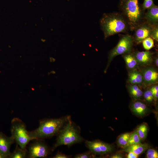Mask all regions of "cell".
Segmentation results:
<instances>
[{
    "instance_id": "6da1fadb",
    "label": "cell",
    "mask_w": 158,
    "mask_h": 158,
    "mask_svg": "<svg viewBox=\"0 0 158 158\" xmlns=\"http://www.w3.org/2000/svg\"><path fill=\"white\" fill-rule=\"evenodd\" d=\"M100 25L104 39L121 33H126L130 30L126 19L120 12L104 13L100 20Z\"/></svg>"
},
{
    "instance_id": "7a4b0ae2",
    "label": "cell",
    "mask_w": 158,
    "mask_h": 158,
    "mask_svg": "<svg viewBox=\"0 0 158 158\" xmlns=\"http://www.w3.org/2000/svg\"><path fill=\"white\" fill-rule=\"evenodd\" d=\"M119 9L129 25L130 30L133 31L144 22L145 12L138 0H119Z\"/></svg>"
},
{
    "instance_id": "3957f363",
    "label": "cell",
    "mask_w": 158,
    "mask_h": 158,
    "mask_svg": "<svg viewBox=\"0 0 158 158\" xmlns=\"http://www.w3.org/2000/svg\"><path fill=\"white\" fill-rule=\"evenodd\" d=\"M70 118L69 116H67L59 118L41 121L38 128L29 131L31 140H42L58 134Z\"/></svg>"
},
{
    "instance_id": "277c9868",
    "label": "cell",
    "mask_w": 158,
    "mask_h": 158,
    "mask_svg": "<svg viewBox=\"0 0 158 158\" xmlns=\"http://www.w3.org/2000/svg\"><path fill=\"white\" fill-rule=\"evenodd\" d=\"M56 142L52 148L53 151L61 145L68 146L80 143L84 140L80 134L79 128L70 119L58 133Z\"/></svg>"
},
{
    "instance_id": "5b68a950",
    "label": "cell",
    "mask_w": 158,
    "mask_h": 158,
    "mask_svg": "<svg viewBox=\"0 0 158 158\" xmlns=\"http://www.w3.org/2000/svg\"><path fill=\"white\" fill-rule=\"evenodd\" d=\"M11 136L17 145L23 149L31 140L25 123L18 118H15L11 121Z\"/></svg>"
},
{
    "instance_id": "8992f818",
    "label": "cell",
    "mask_w": 158,
    "mask_h": 158,
    "mask_svg": "<svg viewBox=\"0 0 158 158\" xmlns=\"http://www.w3.org/2000/svg\"><path fill=\"white\" fill-rule=\"evenodd\" d=\"M133 42L132 36L129 34L122 35L117 45L109 54L108 63H109L114 58L118 55L130 52Z\"/></svg>"
},
{
    "instance_id": "52a82bcc",
    "label": "cell",
    "mask_w": 158,
    "mask_h": 158,
    "mask_svg": "<svg viewBox=\"0 0 158 158\" xmlns=\"http://www.w3.org/2000/svg\"><path fill=\"white\" fill-rule=\"evenodd\" d=\"M145 21L140 23L134 30V33L132 36L133 41L137 44L141 42L145 39L150 37L153 27Z\"/></svg>"
},
{
    "instance_id": "ba28073f",
    "label": "cell",
    "mask_w": 158,
    "mask_h": 158,
    "mask_svg": "<svg viewBox=\"0 0 158 158\" xmlns=\"http://www.w3.org/2000/svg\"><path fill=\"white\" fill-rule=\"evenodd\" d=\"M85 145L90 151L95 155L107 154L111 152L113 150V147L111 145L99 140H86Z\"/></svg>"
},
{
    "instance_id": "9c48e42d",
    "label": "cell",
    "mask_w": 158,
    "mask_h": 158,
    "mask_svg": "<svg viewBox=\"0 0 158 158\" xmlns=\"http://www.w3.org/2000/svg\"><path fill=\"white\" fill-rule=\"evenodd\" d=\"M31 144L29 147L28 157L30 158H44L46 157L49 153L47 146L41 140Z\"/></svg>"
},
{
    "instance_id": "30bf717a",
    "label": "cell",
    "mask_w": 158,
    "mask_h": 158,
    "mask_svg": "<svg viewBox=\"0 0 158 158\" xmlns=\"http://www.w3.org/2000/svg\"><path fill=\"white\" fill-rule=\"evenodd\" d=\"M140 99L136 100L130 106L132 112L138 117H143L148 112L149 109L146 104Z\"/></svg>"
},
{
    "instance_id": "8fae6325",
    "label": "cell",
    "mask_w": 158,
    "mask_h": 158,
    "mask_svg": "<svg viewBox=\"0 0 158 158\" xmlns=\"http://www.w3.org/2000/svg\"><path fill=\"white\" fill-rule=\"evenodd\" d=\"M14 140L13 138L8 137L0 132V152L9 157L11 154L10 150Z\"/></svg>"
},
{
    "instance_id": "7c38bea8",
    "label": "cell",
    "mask_w": 158,
    "mask_h": 158,
    "mask_svg": "<svg viewBox=\"0 0 158 158\" xmlns=\"http://www.w3.org/2000/svg\"><path fill=\"white\" fill-rule=\"evenodd\" d=\"M145 12V20L152 25H158V6L155 4Z\"/></svg>"
},
{
    "instance_id": "4fadbf2b",
    "label": "cell",
    "mask_w": 158,
    "mask_h": 158,
    "mask_svg": "<svg viewBox=\"0 0 158 158\" xmlns=\"http://www.w3.org/2000/svg\"><path fill=\"white\" fill-rule=\"evenodd\" d=\"M143 80L145 83L150 85L156 83L158 80V73L154 69L149 68L142 71Z\"/></svg>"
},
{
    "instance_id": "5bb4252c",
    "label": "cell",
    "mask_w": 158,
    "mask_h": 158,
    "mask_svg": "<svg viewBox=\"0 0 158 158\" xmlns=\"http://www.w3.org/2000/svg\"><path fill=\"white\" fill-rule=\"evenodd\" d=\"M152 55L149 51H137L134 54L138 63L142 65H147L152 62Z\"/></svg>"
},
{
    "instance_id": "9a60e30c",
    "label": "cell",
    "mask_w": 158,
    "mask_h": 158,
    "mask_svg": "<svg viewBox=\"0 0 158 158\" xmlns=\"http://www.w3.org/2000/svg\"><path fill=\"white\" fill-rule=\"evenodd\" d=\"M149 147V145L148 144L141 143L127 146L123 148V150L127 152H132L139 155L145 152Z\"/></svg>"
},
{
    "instance_id": "2e32d148",
    "label": "cell",
    "mask_w": 158,
    "mask_h": 158,
    "mask_svg": "<svg viewBox=\"0 0 158 158\" xmlns=\"http://www.w3.org/2000/svg\"><path fill=\"white\" fill-rule=\"evenodd\" d=\"M128 80L132 84H140L143 82V78L142 74L136 70L131 71L129 74Z\"/></svg>"
},
{
    "instance_id": "e0dca14e",
    "label": "cell",
    "mask_w": 158,
    "mask_h": 158,
    "mask_svg": "<svg viewBox=\"0 0 158 158\" xmlns=\"http://www.w3.org/2000/svg\"><path fill=\"white\" fill-rule=\"evenodd\" d=\"M123 56L128 68L133 69L137 66L138 63L134 54L130 52L123 54Z\"/></svg>"
},
{
    "instance_id": "ac0fdd59",
    "label": "cell",
    "mask_w": 158,
    "mask_h": 158,
    "mask_svg": "<svg viewBox=\"0 0 158 158\" xmlns=\"http://www.w3.org/2000/svg\"><path fill=\"white\" fill-rule=\"evenodd\" d=\"M128 90L130 95L135 100L140 99L142 97V91L137 85L132 84L130 85Z\"/></svg>"
},
{
    "instance_id": "d6986e66",
    "label": "cell",
    "mask_w": 158,
    "mask_h": 158,
    "mask_svg": "<svg viewBox=\"0 0 158 158\" xmlns=\"http://www.w3.org/2000/svg\"><path fill=\"white\" fill-rule=\"evenodd\" d=\"M148 129V125L146 123H143L140 125L136 129L142 140H144L146 139Z\"/></svg>"
},
{
    "instance_id": "ffe728a7",
    "label": "cell",
    "mask_w": 158,
    "mask_h": 158,
    "mask_svg": "<svg viewBox=\"0 0 158 158\" xmlns=\"http://www.w3.org/2000/svg\"><path fill=\"white\" fill-rule=\"evenodd\" d=\"M130 133H126L120 135L117 140L118 145L123 148L127 146L128 141Z\"/></svg>"
},
{
    "instance_id": "44dd1931",
    "label": "cell",
    "mask_w": 158,
    "mask_h": 158,
    "mask_svg": "<svg viewBox=\"0 0 158 158\" xmlns=\"http://www.w3.org/2000/svg\"><path fill=\"white\" fill-rule=\"evenodd\" d=\"M27 154L26 149H23L18 147L17 145L14 151L11 153L9 158H24L25 157Z\"/></svg>"
},
{
    "instance_id": "7402d4cb",
    "label": "cell",
    "mask_w": 158,
    "mask_h": 158,
    "mask_svg": "<svg viewBox=\"0 0 158 158\" xmlns=\"http://www.w3.org/2000/svg\"><path fill=\"white\" fill-rule=\"evenodd\" d=\"M142 141L137 133L136 129H135L133 131L130 133L127 146L141 143Z\"/></svg>"
},
{
    "instance_id": "603a6c76",
    "label": "cell",
    "mask_w": 158,
    "mask_h": 158,
    "mask_svg": "<svg viewBox=\"0 0 158 158\" xmlns=\"http://www.w3.org/2000/svg\"><path fill=\"white\" fill-rule=\"evenodd\" d=\"M142 42L144 48L147 50H150L154 46V40L150 37L145 39Z\"/></svg>"
},
{
    "instance_id": "cb8c5ba5",
    "label": "cell",
    "mask_w": 158,
    "mask_h": 158,
    "mask_svg": "<svg viewBox=\"0 0 158 158\" xmlns=\"http://www.w3.org/2000/svg\"><path fill=\"white\" fill-rule=\"evenodd\" d=\"M147 151L146 157L147 158H158V152L153 148H148Z\"/></svg>"
},
{
    "instance_id": "d4e9b609",
    "label": "cell",
    "mask_w": 158,
    "mask_h": 158,
    "mask_svg": "<svg viewBox=\"0 0 158 158\" xmlns=\"http://www.w3.org/2000/svg\"><path fill=\"white\" fill-rule=\"evenodd\" d=\"M143 96L145 101L149 103L152 102L154 99L152 94L150 90L144 92Z\"/></svg>"
},
{
    "instance_id": "484cf974",
    "label": "cell",
    "mask_w": 158,
    "mask_h": 158,
    "mask_svg": "<svg viewBox=\"0 0 158 158\" xmlns=\"http://www.w3.org/2000/svg\"><path fill=\"white\" fill-rule=\"evenodd\" d=\"M94 155L90 151L82 153L77 154L74 157L75 158H88L93 157Z\"/></svg>"
},
{
    "instance_id": "4316f807",
    "label": "cell",
    "mask_w": 158,
    "mask_h": 158,
    "mask_svg": "<svg viewBox=\"0 0 158 158\" xmlns=\"http://www.w3.org/2000/svg\"><path fill=\"white\" fill-rule=\"evenodd\" d=\"M154 4V0H144L142 4H141L143 9L145 11L146 10L152 6Z\"/></svg>"
},
{
    "instance_id": "83f0119b",
    "label": "cell",
    "mask_w": 158,
    "mask_h": 158,
    "mask_svg": "<svg viewBox=\"0 0 158 158\" xmlns=\"http://www.w3.org/2000/svg\"><path fill=\"white\" fill-rule=\"evenodd\" d=\"M151 37L156 41L158 42V25H154L152 31Z\"/></svg>"
},
{
    "instance_id": "f1b7e54d",
    "label": "cell",
    "mask_w": 158,
    "mask_h": 158,
    "mask_svg": "<svg viewBox=\"0 0 158 158\" xmlns=\"http://www.w3.org/2000/svg\"><path fill=\"white\" fill-rule=\"evenodd\" d=\"M150 90L152 92L154 99H157L158 97V86L157 85L152 87Z\"/></svg>"
},
{
    "instance_id": "f546056e",
    "label": "cell",
    "mask_w": 158,
    "mask_h": 158,
    "mask_svg": "<svg viewBox=\"0 0 158 158\" xmlns=\"http://www.w3.org/2000/svg\"><path fill=\"white\" fill-rule=\"evenodd\" d=\"M70 156L66 155L61 152H58L53 157L54 158H68Z\"/></svg>"
},
{
    "instance_id": "4dcf8cb0",
    "label": "cell",
    "mask_w": 158,
    "mask_h": 158,
    "mask_svg": "<svg viewBox=\"0 0 158 158\" xmlns=\"http://www.w3.org/2000/svg\"><path fill=\"white\" fill-rule=\"evenodd\" d=\"M127 156V158H137L139 155H137L132 152H128Z\"/></svg>"
},
{
    "instance_id": "1f68e13d",
    "label": "cell",
    "mask_w": 158,
    "mask_h": 158,
    "mask_svg": "<svg viewBox=\"0 0 158 158\" xmlns=\"http://www.w3.org/2000/svg\"><path fill=\"white\" fill-rule=\"evenodd\" d=\"M110 157L111 158H121L123 157V156L121 153H117L111 155Z\"/></svg>"
},
{
    "instance_id": "d6a6232c",
    "label": "cell",
    "mask_w": 158,
    "mask_h": 158,
    "mask_svg": "<svg viewBox=\"0 0 158 158\" xmlns=\"http://www.w3.org/2000/svg\"><path fill=\"white\" fill-rule=\"evenodd\" d=\"M8 157L7 156L0 152V158H6Z\"/></svg>"
},
{
    "instance_id": "836d02e7",
    "label": "cell",
    "mask_w": 158,
    "mask_h": 158,
    "mask_svg": "<svg viewBox=\"0 0 158 158\" xmlns=\"http://www.w3.org/2000/svg\"><path fill=\"white\" fill-rule=\"evenodd\" d=\"M50 61L51 62H54L55 61V59L53 57H50L49 58Z\"/></svg>"
},
{
    "instance_id": "e575fe53",
    "label": "cell",
    "mask_w": 158,
    "mask_h": 158,
    "mask_svg": "<svg viewBox=\"0 0 158 158\" xmlns=\"http://www.w3.org/2000/svg\"><path fill=\"white\" fill-rule=\"evenodd\" d=\"M155 63L156 65L157 66H158V59L157 57L156 58L155 60Z\"/></svg>"
},
{
    "instance_id": "d590c367",
    "label": "cell",
    "mask_w": 158,
    "mask_h": 158,
    "mask_svg": "<svg viewBox=\"0 0 158 158\" xmlns=\"http://www.w3.org/2000/svg\"><path fill=\"white\" fill-rule=\"evenodd\" d=\"M55 71H52L50 72H49L48 73V74L49 75L50 73L54 74H55Z\"/></svg>"
},
{
    "instance_id": "8d00e7d4",
    "label": "cell",
    "mask_w": 158,
    "mask_h": 158,
    "mask_svg": "<svg viewBox=\"0 0 158 158\" xmlns=\"http://www.w3.org/2000/svg\"><path fill=\"white\" fill-rule=\"evenodd\" d=\"M41 40L43 42H44L45 41V40L43 39H42Z\"/></svg>"
}]
</instances>
